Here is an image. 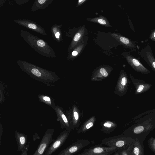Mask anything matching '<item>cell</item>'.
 Here are the masks:
<instances>
[{"label":"cell","mask_w":155,"mask_h":155,"mask_svg":"<svg viewBox=\"0 0 155 155\" xmlns=\"http://www.w3.org/2000/svg\"><path fill=\"white\" fill-rule=\"evenodd\" d=\"M46 1V0H38V2L39 3L41 4L44 3Z\"/></svg>","instance_id":"4dcf8cb0"},{"label":"cell","mask_w":155,"mask_h":155,"mask_svg":"<svg viewBox=\"0 0 155 155\" xmlns=\"http://www.w3.org/2000/svg\"><path fill=\"white\" fill-rule=\"evenodd\" d=\"M148 143L150 149L155 153V138L153 137L150 138Z\"/></svg>","instance_id":"ffe728a7"},{"label":"cell","mask_w":155,"mask_h":155,"mask_svg":"<svg viewBox=\"0 0 155 155\" xmlns=\"http://www.w3.org/2000/svg\"><path fill=\"white\" fill-rule=\"evenodd\" d=\"M15 137L18 147V151L22 152L27 145V135L25 134L15 130Z\"/></svg>","instance_id":"4fadbf2b"},{"label":"cell","mask_w":155,"mask_h":155,"mask_svg":"<svg viewBox=\"0 0 155 155\" xmlns=\"http://www.w3.org/2000/svg\"><path fill=\"white\" fill-rule=\"evenodd\" d=\"M60 35V33L58 32H57L56 33L55 35L56 37L57 38H58L59 37Z\"/></svg>","instance_id":"f546056e"},{"label":"cell","mask_w":155,"mask_h":155,"mask_svg":"<svg viewBox=\"0 0 155 155\" xmlns=\"http://www.w3.org/2000/svg\"><path fill=\"white\" fill-rule=\"evenodd\" d=\"M95 121V116H92L85 121L77 130V133L78 134L83 133L87 131L94 126Z\"/></svg>","instance_id":"9a60e30c"},{"label":"cell","mask_w":155,"mask_h":155,"mask_svg":"<svg viewBox=\"0 0 155 155\" xmlns=\"http://www.w3.org/2000/svg\"><path fill=\"white\" fill-rule=\"evenodd\" d=\"M146 55L150 66L155 71V59L150 52H147Z\"/></svg>","instance_id":"ac0fdd59"},{"label":"cell","mask_w":155,"mask_h":155,"mask_svg":"<svg viewBox=\"0 0 155 155\" xmlns=\"http://www.w3.org/2000/svg\"><path fill=\"white\" fill-rule=\"evenodd\" d=\"M81 34L80 32L77 33L74 38V41L75 42L78 41L81 38Z\"/></svg>","instance_id":"d4e9b609"},{"label":"cell","mask_w":155,"mask_h":155,"mask_svg":"<svg viewBox=\"0 0 155 155\" xmlns=\"http://www.w3.org/2000/svg\"><path fill=\"white\" fill-rule=\"evenodd\" d=\"M54 130L52 128L47 129L43 135L40 143L33 155H44L53 141L52 137Z\"/></svg>","instance_id":"3957f363"},{"label":"cell","mask_w":155,"mask_h":155,"mask_svg":"<svg viewBox=\"0 0 155 155\" xmlns=\"http://www.w3.org/2000/svg\"><path fill=\"white\" fill-rule=\"evenodd\" d=\"M101 131L106 134H109L113 131L117 126L116 123L110 120H105L101 124Z\"/></svg>","instance_id":"5bb4252c"},{"label":"cell","mask_w":155,"mask_h":155,"mask_svg":"<svg viewBox=\"0 0 155 155\" xmlns=\"http://www.w3.org/2000/svg\"><path fill=\"white\" fill-rule=\"evenodd\" d=\"M112 68L107 66H102L95 69L91 77L92 81H101L109 76Z\"/></svg>","instance_id":"9c48e42d"},{"label":"cell","mask_w":155,"mask_h":155,"mask_svg":"<svg viewBox=\"0 0 155 155\" xmlns=\"http://www.w3.org/2000/svg\"><path fill=\"white\" fill-rule=\"evenodd\" d=\"M28 26L30 28L35 29L37 28V26L34 24L30 23L28 25Z\"/></svg>","instance_id":"4316f807"},{"label":"cell","mask_w":155,"mask_h":155,"mask_svg":"<svg viewBox=\"0 0 155 155\" xmlns=\"http://www.w3.org/2000/svg\"><path fill=\"white\" fill-rule=\"evenodd\" d=\"M129 77L136 89L135 94L143 93L148 90L152 86L151 84L142 80L134 78L131 74H129Z\"/></svg>","instance_id":"30bf717a"},{"label":"cell","mask_w":155,"mask_h":155,"mask_svg":"<svg viewBox=\"0 0 155 155\" xmlns=\"http://www.w3.org/2000/svg\"><path fill=\"white\" fill-rule=\"evenodd\" d=\"M24 71L33 79L45 84L58 81L59 78L55 72L35 67H24Z\"/></svg>","instance_id":"6da1fadb"},{"label":"cell","mask_w":155,"mask_h":155,"mask_svg":"<svg viewBox=\"0 0 155 155\" xmlns=\"http://www.w3.org/2000/svg\"><path fill=\"white\" fill-rule=\"evenodd\" d=\"M135 140V139L123 134L104 139L101 141L102 144L114 147L117 151L127 149Z\"/></svg>","instance_id":"7a4b0ae2"},{"label":"cell","mask_w":155,"mask_h":155,"mask_svg":"<svg viewBox=\"0 0 155 155\" xmlns=\"http://www.w3.org/2000/svg\"><path fill=\"white\" fill-rule=\"evenodd\" d=\"M2 133H3V128L2 127V124L1 123L0 124V144L1 145V139L2 135Z\"/></svg>","instance_id":"83f0119b"},{"label":"cell","mask_w":155,"mask_h":155,"mask_svg":"<svg viewBox=\"0 0 155 155\" xmlns=\"http://www.w3.org/2000/svg\"><path fill=\"white\" fill-rule=\"evenodd\" d=\"M129 84V80L126 72L121 70L115 88L114 93L119 96H123L127 93Z\"/></svg>","instance_id":"52a82bcc"},{"label":"cell","mask_w":155,"mask_h":155,"mask_svg":"<svg viewBox=\"0 0 155 155\" xmlns=\"http://www.w3.org/2000/svg\"><path fill=\"white\" fill-rule=\"evenodd\" d=\"M78 54V52L76 51H73L72 53V55L73 56H75L77 55Z\"/></svg>","instance_id":"f1b7e54d"},{"label":"cell","mask_w":155,"mask_h":155,"mask_svg":"<svg viewBox=\"0 0 155 155\" xmlns=\"http://www.w3.org/2000/svg\"><path fill=\"white\" fill-rule=\"evenodd\" d=\"M133 144L127 149L119 150L117 151L119 152L120 155H133L131 152Z\"/></svg>","instance_id":"d6986e66"},{"label":"cell","mask_w":155,"mask_h":155,"mask_svg":"<svg viewBox=\"0 0 155 155\" xmlns=\"http://www.w3.org/2000/svg\"><path fill=\"white\" fill-rule=\"evenodd\" d=\"M70 125L72 129L77 128L81 121V114L77 105L74 104L68 110L65 111Z\"/></svg>","instance_id":"5b68a950"},{"label":"cell","mask_w":155,"mask_h":155,"mask_svg":"<svg viewBox=\"0 0 155 155\" xmlns=\"http://www.w3.org/2000/svg\"><path fill=\"white\" fill-rule=\"evenodd\" d=\"M56 114L57 121L59 122L61 127L65 130L71 131L72 129L70 125L65 111L58 106H56L54 109Z\"/></svg>","instance_id":"ba28073f"},{"label":"cell","mask_w":155,"mask_h":155,"mask_svg":"<svg viewBox=\"0 0 155 155\" xmlns=\"http://www.w3.org/2000/svg\"><path fill=\"white\" fill-rule=\"evenodd\" d=\"M29 146V143H28L27 145L24 150L21 152L20 155H28Z\"/></svg>","instance_id":"cb8c5ba5"},{"label":"cell","mask_w":155,"mask_h":155,"mask_svg":"<svg viewBox=\"0 0 155 155\" xmlns=\"http://www.w3.org/2000/svg\"><path fill=\"white\" fill-rule=\"evenodd\" d=\"M120 41L124 44L127 45H130L131 42L128 39L123 36H119L118 38Z\"/></svg>","instance_id":"44dd1931"},{"label":"cell","mask_w":155,"mask_h":155,"mask_svg":"<svg viewBox=\"0 0 155 155\" xmlns=\"http://www.w3.org/2000/svg\"><path fill=\"white\" fill-rule=\"evenodd\" d=\"M117 151V149L114 147L95 146L85 149L83 152L95 154H102L111 152L114 153Z\"/></svg>","instance_id":"7c38bea8"},{"label":"cell","mask_w":155,"mask_h":155,"mask_svg":"<svg viewBox=\"0 0 155 155\" xmlns=\"http://www.w3.org/2000/svg\"><path fill=\"white\" fill-rule=\"evenodd\" d=\"M126 59L132 68L136 71L144 74H148L150 73V71L136 58L128 56H127Z\"/></svg>","instance_id":"8fae6325"},{"label":"cell","mask_w":155,"mask_h":155,"mask_svg":"<svg viewBox=\"0 0 155 155\" xmlns=\"http://www.w3.org/2000/svg\"><path fill=\"white\" fill-rule=\"evenodd\" d=\"M38 97L40 102L49 105L53 109L56 106L53 99L48 95L40 94Z\"/></svg>","instance_id":"e0dca14e"},{"label":"cell","mask_w":155,"mask_h":155,"mask_svg":"<svg viewBox=\"0 0 155 155\" xmlns=\"http://www.w3.org/2000/svg\"><path fill=\"white\" fill-rule=\"evenodd\" d=\"M153 36H154V38H155V32L154 33Z\"/></svg>","instance_id":"836d02e7"},{"label":"cell","mask_w":155,"mask_h":155,"mask_svg":"<svg viewBox=\"0 0 155 155\" xmlns=\"http://www.w3.org/2000/svg\"><path fill=\"white\" fill-rule=\"evenodd\" d=\"M143 144L139 140L136 139L133 144L131 152L133 155H144Z\"/></svg>","instance_id":"2e32d148"},{"label":"cell","mask_w":155,"mask_h":155,"mask_svg":"<svg viewBox=\"0 0 155 155\" xmlns=\"http://www.w3.org/2000/svg\"><path fill=\"white\" fill-rule=\"evenodd\" d=\"M37 44L40 47H43L45 45V43L43 40L40 39L37 41Z\"/></svg>","instance_id":"484cf974"},{"label":"cell","mask_w":155,"mask_h":155,"mask_svg":"<svg viewBox=\"0 0 155 155\" xmlns=\"http://www.w3.org/2000/svg\"><path fill=\"white\" fill-rule=\"evenodd\" d=\"M113 153H109L102 154H95L82 152L78 155H110Z\"/></svg>","instance_id":"603a6c76"},{"label":"cell","mask_w":155,"mask_h":155,"mask_svg":"<svg viewBox=\"0 0 155 155\" xmlns=\"http://www.w3.org/2000/svg\"><path fill=\"white\" fill-rule=\"evenodd\" d=\"M85 0H80L78 1V2L79 3H81L85 1Z\"/></svg>","instance_id":"d6a6232c"},{"label":"cell","mask_w":155,"mask_h":155,"mask_svg":"<svg viewBox=\"0 0 155 155\" xmlns=\"http://www.w3.org/2000/svg\"><path fill=\"white\" fill-rule=\"evenodd\" d=\"M91 140H78L61 151L58 155H73L92 143Z\"/></svg>","instance_id":"277c9868"},{"label":"cell","mask_w":155,"mask_h":155,"mask_svg":"<svg viewBox=\"0 0 155 155\" xmlns=\"http://www.w3.org/2000/svg\"><path fill=\"white\" fill-rule=\"evenodd\" d=\"M113 155H120L119 152L117 151L114 152V153Z\"/></svg>","instance_id":"1f68e13d"},{"label":"cell","mask_w":155,"mask_h":155,"mask_svg":"<svg viewBox=\"0 0 155 155\" xmlns=\"http://www.w3.org/2000/svg\"><path fill=\"white\" fill-rule=\"evenodd\" d=\"M96 21L98 23L103 25H108V22L107 21L103 18H97L96 19Z\"/></svg>","instance_id":"7402d4cb"},{"label":"cell","mask_w":155,"mask_h":155,"mask_svg":"<svg viewBox=\"0 0 155 155\" xmlns=\"http://www.w3.org/2000/svg\"><path fill=\"white\" fill-rule=\"evenodd\" d=\"M71 132L64 130L60 133L49 146L44 155H51L59 148L67 139Z\"/></svg>","instance_id":"8992f818"}]
</instances>
